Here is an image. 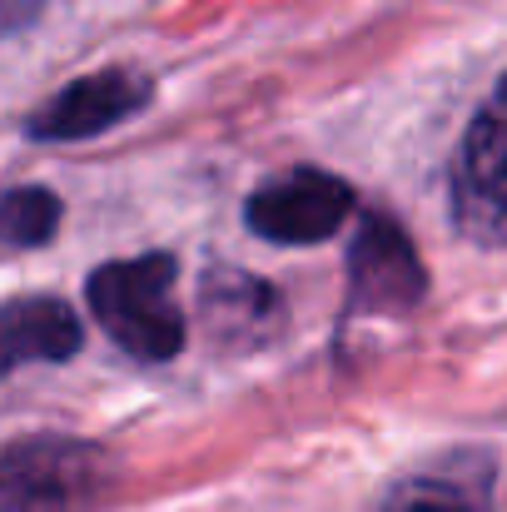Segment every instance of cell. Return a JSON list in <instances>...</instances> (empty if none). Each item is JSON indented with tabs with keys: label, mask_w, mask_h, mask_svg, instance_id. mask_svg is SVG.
I'll return each mask as SVG.
<instances>
[{
	"label": "cell",
	"mask_w": 507,
	"mask_h": 512,
	"mask_svg": "<svg viewBox=\"0 0 507 512\" xmlns=\"http://www.w3.org/2000/svg\"><path fill=\"white\" fill-rule=\"evenodd\" d=\"M378 512H493V468L478 453L443 458L438 468L403 478Z\"/></svg>",
	"instance_id": "cell-8"
},
{
	"label": "cell",
	"mask_w": 507,
	"mask_h": 512,
	"mask_svg": "<svg viewBox=\"0 0 507 512\" xmlns=\"http://www.w3.org/2000/svg\"><path fill=\"white\" fill-rule=\"evenodd\" d=\"M145 105H150V80L145 75L100 70V75H85V80L65 85L60 95H50L30 115V135L35 140H90V135L130 120Z\"/></svg>",
	"instance_id": "cell-6"
},
{
	"label": "cell",
	"mask_w": 507,
	"mask_h": 512,
	"mask_svg": "<svg viewBox=\"0 0 507 512\" xmlns=\"http://www.w3.org/2000/svg\"><path fill=\"white\" fill-rule=\"evenodd\" d=\"M423 264L408 234L388 214H368L348 249V309L368 314H403L423 299Z\"/></svg>",
	"instance_id": "cell-5"
},
{
	"label": "cell",
	"mask_w": 507,
	"mask_h": 512,
	"mask_svg": "<svg viewBox=\"0 0 507 512\" xmlns=\"http://www.w3.org/2000/svg\"><path fill=\"white\" fill-rule=\"evenodd\" d=\"M353 214V189L329 170H289L254 189L249 199V229L274 244H319L343 229Z\"/></svg>",
	"instance_id": "cell-4"
},
{
	"label": "cell",
	"mask_w": 507,
	"mask_h": 512,
	"mask_svg": "<svg viewBox=\"0 0 507 512\" xmlns=\"http://www.w3.org/2000/svg\"><path fill=\"white\" fill-rule=\"evenodd\" d=\"M80 348V324L60 299H10L0 309V378L25 363H65Z\"/></svg>",
	"instance_id": "cell-7"
},
{
	"label": "cell",
	"mask_w": 507,
	"mask_h": 512,
	"mask_svg": "<svg viewBox=\"0 0 507 512\" xmlns=\"http://www.w3.org/2000/svg\"><path fill=\"white\" fill-rule=\"evenodd\" d=\"M115 483L95 443L30 438L0 453V512H90Z\"/></svg>",
	"instance_id": "cell-2"
},
{
	"label": "cell",
	"mask_w": 507,
	"mask_h": 512,
	"mask_svg": "<svg viewBox=\"0 0 507 512\" xmlns=\"http://www.w3.org/2000/svg\"><path fill=\"white\" fill-rule=\"evenodd\" d=\"M453 219L478 244H507V80L463 135L453 165Z\"/></svg>",
	"instance_id": "cell-3"
},
{
	"label": "cell",
	"mask_w": 507,
	"mask_h": 512,
	"mask_svg": "<svg viewBox=\"0 0 507 512\" xmlns=\"http://www.w3.org/2000/svg\"><path fill=\"white\" fill-rule=\"evenodd\" d=\"M60 224V199L50 189L0 194V249H40Z\"/></svg>",
	"instance_id": "cell-9"
},
{
	"label": "cell",
	"mask_w": 507,
	"mask_h": 512,
	"mask_svg": "<svg viewBox=\"0 0 507 512\" xmlns=\"http://www.w3.org/2000/svg\"><path fill=\"white\" fill-rule=\"evenodd\" d=\"M40 10V0H0V30L5 25H20V20H30Z\"/></svg>",
	"instance_id": "cell-10"
},
{
	"label": "cell",
	"mask_w": 507,
	"mask_h": 512,
	"mask_svg": "<svg viewBox=\"0 0 507 512\" xmlns=\"http://www.w3.org/2000/svg\"><path fill=\"white\" fill-rule=\"evenodd\" d=\"M90 309L110 339L145 363H165L184 348V314L174 304V259L169 254L100 264L90 274Z\"/></svg>",
	"instance_id": "cell-1"
}]
</instances>
